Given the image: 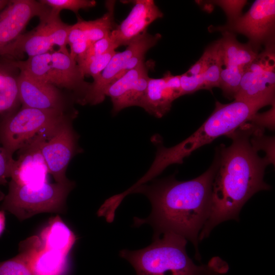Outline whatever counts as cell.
Here are the masks:
<instances>
[{"label": "cell", "mask_w": 275, "mask_h": 275, "mask_svg": "<svg viewBox=\"0 0 275 275\" xmlns=\"http://www.w3.org/2000/svg\"><path fill=\"white\" fill-rule=\"evenodd\" d=\"M246 124L228 135L232 144L221 146L217 153L218 164L212 183L210 210L199 240L207 237L219 224L238 221L245 202L257 192L270 188L263 177L265 167L271 161L266 156H259L251 138L256 127Z\"/></svg>", "instance_id": "1"}, {"label": "cell", "mask_w": 275, "mask_h": 275, "mask_svg": "<svg viewBox=\"0 0 275 275\" xmlns=\"http://www.w3.org/2000/svg\"><path fill=\"white\" fill-rule=\"evenodd\" d=\"M218 164L216 154L210 167L194 179L180 181L171 176L150 185L135 186L130 193L145 195L151 202L152 211L146 218L134 217V226L149 224L154 229L153 235L171 232L183 237L192 242L195 257L200 260L199 232L209 215L212 183Z\"/></svg>", "instance_id": "2"}, {"label": "cell", "mask_w": 275, "mask_h": 275, "mask_svg": "<svg viewBox=\"0 0 275 275\" xmlns=\"http://www.w3.org/2000/svg\"><path fill=\"white\" fill-rule=\"evenodd\" d=\"M187 240L171 232L153 235L148 246L135 251L122 250L120 256L127 260L136 275H222L227 263L218 257L208 264L196 265L186 251Z\"/></svg>", "instance_id": "3"}, {"label": "cell", "mask_w": 275, "mask_h": 275, "mask_svg": "<svg viewBox=\"0 0 275 275\" xmlns=\"http://www.w3.org/2000/svg\"><path fill=\"white\" fill-rule=\"evenodd\" d=\"M266 105L262 102L237 99L228 104L216 101L212 114L196 132L179 145L162 150L158 157V170L161 171L173 163H180L198 148L221 135H229L252 121L258 111Z\"/></svg>", "instance_id": "4"}, {"label": "cell", "mask_w": 275, "mask_h": 275, "mask_svg": "<svg viewBox=\"0 0 275 275\" xmlns=\"http://www.w3.org/2000/svg\"><path fill=\"white\" fill-rule=\"evenodd\" d=\"M13 62L19 70L31 77L68 90L75 102L85 105L91 83L85 80V76L67 48Z\"/></svg>", "instance_id": "5"}, {"label": "cell", "mask_w": 275, "mask_h": 275, "mask_svg": "<svg viewBox=\"0 0 275 275\" xmlns=\"http://www.w3.org/2000/svg\"><path fill=\"white\" fill-rule=\"evenodd\" d=\"M74 182L50 183L36 186L20 185L10 181L9 191L0 206L23 221L41 212L63 213L67 197Z\"/></svg>", "instance_id": "6"}, {"label": "cell", "mask_w": 275, "mask_h": 275, "mask_svg": "<svg viewBox=\"0 0 275 275\" xmlns=\"http://www.w3.org/2000/svg\"><path fill=\"white\" fill-rule=\"evenodd\" d=\"M77 112H63L21 107L11 116L0 120V143L7 153H13L39 136L51 133L65 119Z\"/></svg>", "instance_id": "7"}, {"label": "cell", "mask_w": 275, "mask_h": 275, "mask_svg": "<svg viewBox=\"0 0 275 275\" xmlns=\"http://www.w3.org/2000/svg\"><path fill=\"white\" fill-rule=\"evenodd\" d=\"M60 13L51 9L48 14L39 18V23L35 29L21 34L6 46L0 57L21 60L25 53L31 57L51 51L54 45L60 49L66 48L71 25L61 20Z\"/></svg>", "instance_id": "8"}, {"label": "cell", "mask_w": 275, "mask_h": 275, "mask_svg": "<svg viewBox=\"0 0 275 275\" xmlns=\"http://www.w3.org/2000/svg\"><path fill=\"white\" fill-rule=\"evenodd\" d=\"M159 34L151 35L144 32L132 40L123 51L116 52L100 75L91 83L85 104H98L105 98L107 87L127 71L144 61L147 51L161 38Z\"/></svg>", "instance_id": "9"}, {"label": "cell", "mask_w": 275, "mask_h": 275, "mask_svg": "<svg viewBox=\"0 0 275 275\" xmlns=\"http://www.w3.org/2000/svg\"><path fill=\"white\" fill-rule=\"evenodd\" d=\"M275 54L274 40L266 47L245 71L234 99L262 102L274 105Z\"/></svg>", "instance_id": "10"}, {"label": "cell", "mask_w": 275, "mask_h": 275, "mask_svg": "<svg viewBox=\"0 0 275 275\" xmlns=\"http://www.w3.org/2000/svg\"><path fill=\"white\" fill-rule=\"evenodd\" d=\"M275 1L257 0L249 10L234 21L223 26L209 28L211 32L228 31L245 35L248 43L258 53L260 46L274 40Z\"/></svg>", "instance_id": "11"}, {"label": "cell", "mask_w": 275, "mask_h": 275, "mask_svg": "<svg viewBox=\"0 0 275 275\" xmlns=\"http://www.w3.org/2000/svg\"><path fill=\"white\" fill-rule=\"evenodd\" d=\"M76 117L71 116L65 119L41 144L49 173L58 183L70 181L66 176L67 168L73 157L82 151L78 144V136L72 125Z\"/></svg>", "instance_id": "12"}, {"label": "cell", "mask_w": 275, "mask_h": 275, "mask_svg": "<svg viewBox=\"0 0 275 275\" xmlns=\"http://www.w3.org/2000/svg\"><path fill=\"white\" fill-rule=\"evenodd\" d=\"M19 96L21 107L69 113L72 97H68L54 86L36 80L20 71L18 77Z\"/></svg>", "instance_id": "13"}, {"label": "cell", "mask_w": 275, "mask_h": 275, "mask_svg": "<svg viewBox=\"0 0 275 275\" xmlns=\"http://www.w3.org/2000/svg\"><path fill=\"white\" fill-rule=\"evenodd\" d=\"M51 8L40 1L12 0L0 13V53L21 34L30 20L48 13Z\"/></svg>", "instance_id": "14"}, {"label": "cell", "mask_w": 275, "mask_h": 275, "mask_svg": "<svg viewBox=\"0 0 275 275\" xmlns=\"http://www.w3.org/2000/svg\"><path fill=\"white\" fill-rule=\"evenodd\" d=\"M51 133L39 136L18 150V156L17 159H14L11 166V181L20 185L29 186L48 182L49 173L41 151V144Z\"/></svg>", "instance_id": "15"}, {"label": "cell", "mask_w": 275, "mask_h": 275, "mask_svg": "<svg viewBox=\"0 0 275 275\" xmlns=\"http://www.w3.org/2000/svg\"><path fill=\"white\" fill-rule=\"evenodd\" d=\"M150 67L144 61L107 87L105 95L111 99L114 114L129 106L141 107L150 78Z\"/></svg>", "instance_id": "16"}, {"label": "cell", "mask_w": 275, "mask_h": 275, "mask_svg": "<svg viewBox=\"0 0 275 275\" xmlns=\"http://www.w3.org/2000/svg\"><path fill=\"white\" fill-rule=\"evenodd\" d=\"M127 17L112 31L109 37L117 48L127 45L146 31L155 20L163 17L162 12L152 0H136Z\"/></svg>", "instance_id": "17"}, {"label": "cell", "mask_w": 275, "mask_h": 275, "mask_svg": "<svg viewBox=\"0 0 275 275\" xmlns=\"http://www.w3.org/2000/svg\"><path fill=\"white\" fill-rule=\"evenodd\" d=\"M181 96L180 75L168 71L162 78H149L141 107L149 114L161 118L170 111L172 102Z\"/></svg>", "instance_id": "18"}, {"label": "cell", "mask_w": 275, "mask_h": 275, "mask_svg": "<svg viewBox=\"0 0 275 275\" xmlns=\"http://www.w3.org/2000/svg\"><path fill=\"white\" fill-rule=\"evenodd\" d=\"M19 251L26 258L34 275H65L67 273L68 255L43 248L38 236L21 241Z\"/></svg>", "instance_id": "19"}, {"label": "cell", "mask_w": 275, "mask_h": 275, "mask_svg": "<svg viewBox=\"0 0 275 275\" xmlns=\"http://www.w3.org/2000/svg\"><path fill=\"white\" fill-rule=\"evenodd\" d=\"M19 73L13 60L0 57V120L11 116L19 109Z\"/></svg>", "instance_id": "20"}, {"label": "cell", "mask_w": 275, "mask_h": 275, "mask_svg": "<svg viewBox=\"0 0 275 275\" xmlns=\"http://www.w3.org/2000/svg\"><path fill=\"white\" fill-rule=\"evenodd\" d=\"M222 33L223 37L219 41L223 51V70L242 75L258 53L249 43L239 42L234 33L228 31Z\"/></svg>", "instance_id": "21"}, {"label": "cell", "mask_w": 275, "mask_h": 275, "mask_svg": "<svg viewBox=\"0 0 275 275\" xmlns=\"http://www.w3.org/2000/svg\"><path fill=\"white\" fill-rule=\"evenodd\" d=\"M39 238L41 246L68 255L76 238L59 216L51 218Z\"/></svg>", "instance_id": "22"}, {"label": "cell", "mask_w": 275, "mask_h": 275, "mask_svg": "<svg viewBox=\"0 0 275 275\" xmlns=\"http://www.w3.org/2000/svg\"><path fill=\"white\" fill-rule=\"evenodd\" d=\"M115 4L114 1H106L107 11L99 18L90 21L78 19L77 22L85 38L91 43L109 36L116 28L114 17Z\"/></svg>", "instance_id": "23"}, {"label": "cell", "mask_w": 275, "mask_h": 275, "mask_svg": "<svg viewBox=\"0 0 275 275\" xmlns=\"http://www.w3.org/2000/svg\"><path fill=\"white\" fill-rule=\"evenodd\" d=\"M210 47V59L202 74L204 80V89L219 88L221 74L224 66L223 51L219 40L211 44Z\"/></svg>", "instance_id": "24"}, {"label": "cell", "mask_w": 275, "mask_h": 275, "mask_svg": "<svg viewBox=\"0 0 275 275\" xmlns=\"http://www.w3.org/2000/svg\"><path fill=\"white\" fill-rule=\"evenodd\" d=\"M116 52L115 50H111L103 54L77 64L83 76H91L94 80L96 79L106 67Z\"/></svg>", "instance_id": "25"}, {"label": "cell", "mask_w": 275, "mask_h": 275, "mask_svg": "<svg viewBox=\"0 0 275 275\" xmlns=\"http://www.w3.org/2000/svg\"><path fill=\"white\" fill-rule=\"evenodd\" d=\"M0 275H34L24 255L19 251L15 257L0 262Z\"/></svg>", "instance_id": "26"}, {"label": "cell", "mask_w": 275, "mask_h": 275, "mask_svg": "<svg viewBox=\"0 0 275 275\" xmlns=\"http://www.w3.org/2000/svg\"><path fill=\"white\" fill-rule=\"evenodd\" d=\"M42 4L51 9L61 12L63 9L69 10L76 14L80 9H87L95 6L93 0H40Z\"/></svg>", "instance_id": "27"}, {"label": "cell", "mask_w": 275, "mask_h": 275, "mask_svg": "<svg viewBox=\"0 0 275 275\" xmlns=\"http://www.w3.org/2000/svg\"><path fill=\"white\" fill-rule=\"evenodd\" d=\"M116 48L109 36L92 43L85 54L76 60V62L79 64Z\"/></svg>", "instance_id": "28"}, {"label": "cell", "mask_w": 275, "mask_h": 275, "mask_svg": "<svg viewBox=\"0 0 275 275\" xmlns=\"http://www.w3.org/2000/svg\"><path fill=\"white\" fill-rule=\"evenodd\" d=\"M219 6L225 12L228 23L231 22L241 15V11L247 1L222 0L212 1Z\"/></svg>", "instance_id": "29"}, {"label": "cell", "mask_w": 275, "mask_h": 275, "mask_svg": "<svg viewBox=\"0 0 275 275\" xmlns=\"http://www.w3.org/2000/svg\"><path fill=\"white\" fill-rule=\"evenodd\" d=\"M180 81L182 96L204 89V80L202 74L189 75L184 73L180 75Z\"/></svg>", "instance_id": "30"}, {"label": "cell", "mask_w": 275, "mask_h": 275, "mask_svg": "<svg viewBox=\"0 0 275 275\" xmlns=\"http://www.w3.org/2000/svg\"><path fill=\"white\" fill-rule=\"evenodd\" d=\"M14 159L9 156L5 149L0 147V186L5 185L8 179L10 178L11 166ZM5 195L0 189V201L4 199Z\"/></svg>", "instance_id": "31"}, {"label": "cell", "mask_w": 275, "mask_h": 275, "mask_svg": "<svg viewBox=\"0 0 275 275\" xmlns=\"http://www.w3.org/2000/svg\"><path fill=\"white\" fill-rule=\"evenodd\" d=\"M211 56V49L209 46L204 51L201 58L196 63L185 72L189 75H198L202 74L205 71L209 62Z\"/></svg>", "instance_id": "32"}, {"label": "cell", "mask_w": 275, "mask_h": 275, "mask_svg": "<svg viewBox=\"0 0 275 275\" xmlns=\"http://www.w3.org/2000/svg\"><path fill=\"white\" fill-rule=\"evenodd\" d=\"M5 215L4 211L3 210L0 211V235L3 233L5 227Z\"/></svg>", "instance_id": "33"}, {"label": "cell", "mask_w": 275, "mask_h": 275, "mask_svg": "<svg viewBox=\"0 0 275 275\" xmlns=\"http://www.w3.org/2000/svg\"><path fill=\"white\" fill-rule=\"evenodd\" d=\"M10 1L0 0V13L7 7Z\"/></svg>", "instance_id": "34"}]
</instances>
